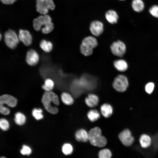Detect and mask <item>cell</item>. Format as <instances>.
<instances>
[{
    "instance_id": "30",
    "label": "cell",
    "mask_w": 158,
    "mask_h": 158,
    "mask_svg": "<svg viewBox=\"0 0 158 158\" xmlns=\"http://www.w3.org/2000/svg\"><path fill=\"white\" fill-rule=\"evenodd\" d=\"M9 124L8 121L6 119L1 118L0 120V127L4 130H7L9 128Z\"/></svg>"
},
{
    "instance_id": "37",
    "label": "cell",
    "mask_w": 158,
    "mask_h": 158,
    "mask_svg": "<svg viewBox=\"0 0 158 158\" xmlns=\"http://www.w3.org/2000/svg\"><path fill=\"white\" fill-rule=\"evenodd\" d=\"M1 158H5V157H1Z\"/></svg>"
},
{
    "instance_id": "32",
    "label": "cell",
    "mask_w": 158,
    "mask_h": 158,
    "mask_svg": "<svg viewBox=\"0 0 158 158\" xmlns=\"http://www.w3.org/2000/svg\"><path fill=\"white\" fill-rule=\"evenodd\" d=\"M20 152L23 155H29L31 153V150L28 146L24 145L23 146L22 149L20 150Z\"/></svg>"
},
{
    "instance_id": "4",
    "label": "cell",
    "mask_w": 158,
    "mask_h": 158,
    "mask_svg": "<svg viewBox=\"0 0 158 158\" xmlns=\"http://www.w3.org/2000/svg\"><path fill=\"white\" fill-rule=\"evenodd\" d=\"M36 10L42 15L47 14L49 10H54L55 5L53 0H36Z\"/></svg>"
},
{
    "instance_id": "15",
    "label": "cell",
    "mask_w": 158,
    "mask_h": 158,
    "mask_svg": "<svg viewBox=\"0 0 158 158\" xmlns=\"http://www.w3.org/2000/svg\"><path fill=\"white\" fill-rule=\"evenodd\" d=\"M85 101L86 104L90 107L96 106L98 104L99 99L96 95L93 94H89L86 97Z\"/></svg>"
},
{
    "instance_id": "5",
    "label": "cell",
    "mask_w": 158,
    "mask_h": 158,
    "mask_svg": "<svg viewBox=\"0 0 158 158\" xmlns=\"http://www.w3.org/2000/svg\"><path fill=\"white\" fill-rule=\"evenodd\" d=\"M4 39L6 45L11 49L15 48L19 41L18 36L15 31L11 29H9L5 32Z\"/></svg>"
},
{
    "instance_id": "14",
    "label": "cell",
    "mask_w": 158,
    "mask_h": 158,
    "mask_svg": "<svg viewBox=\"0 0 158 158\" xmlns=\"http://www.w3.org/2000/svg\"><path fill=\"white\" fill-rule=\"evenodd\" d=\"M81 43L93 49L96 48L98 44L97 38L91 35H89L84 37L82 39Z\"/></svg>"
},
{
    "instance_id": "22",
    "label": "cell",
    "mask_w": 158,
    "mask_h": 158,
    "mask_svg": "<svg viewBox=\"0 0 158 158\" xmlns=\"http://www.w3.org/2000/svg\"><path fill=\"white\" fill-rule=\"evenodd\" d=\"M62 101L67 105H71L74 102V99L72 96L67 92H63L61 95Z\"/></svg>"
},
{
    "instance_id": "25",
    "label": "cell",
    "mask_w": 158,
    "mask_h": 158,
    "mask_svg": "<svg viewBox=\"0 0 158 158\" xmlns=\"http://www.w3.org/2000/svg\"><path fill=\"white\" fill-rule=\"evenodd\" d=\"M14 121L19 126L24 124L26 121V118L22 113L18 112L15 115Z\"/></svg>"
},
{
    "instance_id": "35",
    "label": "cell",
    "mask_w": 158,
    "mask_h": 158,
    "mask_svg": "<svg viewBox=\"0 0 158 158\" xmlns=\"http://www.w3.org/2000/svg\"><path fill=\"white\" fill-rule=\"evenodd\" d=\"M4 4L7 5L12 4L14 3L17 0H0Z\"/></svg>"
},
{
    "instance_id": "23",
    "label": "cell",
    "mask_w": 158,
    "mask_h": 158,
    "mask_svg": "<svg viewBox=\"0 0 158 158\" xmlns=\"http://www.w3.org/2000/svg\"><path fill=\"white\" fill-rule=\"evenodd\" d=\"M40 47L43 51L48 53L50 52L52 50L53 44L50 41L43 40L40 42Z\"/></svg>"
},
{
    "instance_id": "16",
    "label": "cell",
    "mask_w": 158,
    "mask_h": 158,
    "mask_svg": "<svg viewBox=\"0 0 158 158\" xmlns=\"http://www.w3.org/2000/svg\"><path fill=\"white\" fill-rule=\"evenodd\" d=\"M75 136L76 140L78 141L87 142L89 140L88 133L84 129H81L77 130Z\"/></svg>"
},
{
    "instance_id": "33",
    "label": "cell",
    "mask_w": 158,
    "mask_h": 158,
    "mask_svg": "<svg viewBox=\"0 0 158 158\" xmlns=\"http://www.w3.org/2000/svg\"><path fill=\"white\" fill-rule=\"evenodd\" d=\"M154 86V84L152 82L147 83L145 86L146 92L149 94H151L153 91Z\"/></svg>"
},
{
    "instance_id": "11",
    "label": "cell",
    "mask_w": 158,
    "mask_h": 158,
    "mask_svg": "<svg viewBox=\"0 0 158 158\" xmlns=\"http://www.w3.org/2000/svg\"><path fill=\"white\" fill-rule=\"evenodd\" d=\"M39 60L38 54L35 50L30 49L27 52L26 61L30 66H34L37 64Z\"/></svg>"
},
{
    "instance_id": "29",
    "label": "cell",
    "mask_w": 158,
    "mask_h": 158,
    "mask_svg": "<svg viewBox=\"0 0 158 158\" xmlns=\"http://www.w3.org/2000/svg\"><path fill=\"white\" fill-rule=\"evenodd\" d=\"M42 110L41 109H34L32 111L33 116L37 120L42 119L43 116L42 114Z\"/></svg>"
},
{
    "instance_id": "6",
    "label": "cell",
    "mask_w": 158,
    "mask_h": 158,
    "mask_svg": "<svg viewBox=\"0 0 158 158\" xmlns=\"http://www.w3.org/2000/svg\"><path fill=\"white\" fill-rule=\"evenodd\" d=\"M112 85L116 91L120 92H124L126 90L128 85V79L123 75H118L114 79Z\"/></svg>"
},
{
    "instance_id": "12",
    "label": "cell",
    "mask_w": 158,
    "mask_h": 158,
    "mask_svg": "<svg viewBox=\"0 0 158 158\" xmlns=\"http://www.w3.org/2000/svg\"><path fill=\"white\" fill-rule=\"evenodd\" d=\"M17 100L13 96L8 94H4L0 97V104H6L9 107H13L17 105Z\"/></svg>"
},
{
    "instance_id": "28",
    "label": "cell",
    "mask_w": 158,
    "mask_h": 158,
    "mask_svg": "<svg viewBox=\"0 0 158 158\" xmlns=\"http://www.w3.org/2000/svg\"><path fill=\"white\" fill-rule=\"evenodd\" d=\"M98 156L100 158H110L112 156V154L109 149H104L99 152Z\"/></svg>"
},
{
    "instance_id": "19",
    "label": "cell",
    "mask_w": 158,
    "mask_h": 158,
    "mask_svg": "<svg viewBox=\"0 0 158 158\" xmlns=\"http://www.w3.org/2000/svg\"><path fill=\"white\" fill-rule=\"evenodd\" d=\"M131 6L133 9L137 12H141L144 8V4L142 0H133Z\"/></svg>"
},
{
    "instance_id": "34",
    "label": "cell",
    "mask_w": 158,
    "mask_h": 158,
    "mask_svg": "<svg viewBox=\"0 0 158 158\" xmlns=\"http://www.w3.org/2000/svg\"><path fill=\"white\" fill-rule=\"evenodd\" d=\"M9 109L4 107L3 105L0 104V112L4 115H7L9 114Z\"/></svg>"
},
{
    "instance_id": "24",
    "label": "cell",
    "mask_w": 158,
    "mask_h": 158,
    "mask_svg": "<svg viewBox=\"0 0 158 158\" xmlns=\"http://www.w3.org/2000/svg\"><path fill=\"white\" fill-rule=\"evenodd\" d=\"M54 84L51 79L48 78L44 80V83L42 85V88L45 92H51L54 88Z\"/></svg>"
},
{
    "instance_id": "10",
    "label": "cell",
    "mask_w": 158,
    "mask_h": 158,
    "mask_svg": "<svg viewBox=\"0 0 158 158\" xmlns=\"http://www.w3.org/2000/svg\"><path fill=\"white\" fill-rule=\"evenodd\" d=\"M18 37L19 41L25 46H29L32 43V36L30 32L27 30H20Z\"/></svg>"
},
{
    "instance_id": "31",
    "label": "cell",
    "mask_w": 158,
    "mask_h": 158,
    "mask_svg": "<svg viewBox=\"0 0 158 158\" xmlns=\"http://www.w3.org/2000/svg\"><path fill=\"white\" fill-rule=\"evenodd\" d=\"M149 12L152 16L158 18V5H155L152 6L149 8Z\"/></svg>"
},
{
    "instance_id": "9",
    "label": "cell",
    "mask_w": 158,
    "mask_h": 158,
    "mask_svg": "<svg viewBox=\"0 0 158 158\" xmlns=\"http://www.w3.org/2000/svg\"><path fill=\"white\" fill-rule=\"evenodd\" d=\"M118 137L122 144L127 146L131 145L134 140L130 131L127 129L121 132L119 135Z\"/></svg>"
},
{
    "instance_id": "38",
    "label": "cell",
    "mask_w": 158,
    "mask_h": 158,
    "mask_svg": "<svg viewBox=\"0 0 158 158\" xmlns=\"http://www.w3.org/2000/svg\"><path fill=\"white\" fill-rule=\"evenodd\" d=\"M120 0V1H124L125 0Z\"/></svg>"
},
{
    "instance_id": "17",
    "label": "cell",
    "mask_w": 158,
    "mask_h": 158,
    "mask_svg": "<svg viewBox=\"0 0 158 158\" xmlns=\"http://www.w3.org/2000/svg\"><path fill=\"white\" fill-rule=\"evenodd\" d=\"M113 65L116 69L121 72L126 71L128 67V64L126 62L122 59L114 61L113 62Z\"/></svg>"
},
{
    "instance_id": "3",
    "label": "cell",
    "mask_w": 158,
    "mask_h": 158,
    "mask_svg": "<svg viewBox=\"0 0 158 158\" xmlns=\"http://www.w3.org/2000/svg\"><path fill=\"white\" fill-rule=\"evenodd\" d=\"M88 134L89 141L93 145L102 147L106 145L107 139L102 135V130L99 128L95 127L91 129Z\"/></svg>"
},
{
    "instance_id": "2",
    "label": "cell",
    "mask_w": 158,
    "mask_h": 158,
    "mask_svg": "<svg viewBox=\"0 0 158 158\" xmlns=\"http://www.w3.org/2000/svg\"><path fill=\"white\" fill-rule=\"evenodd\" d=\"M42 102L45 109L49 113L55 114L58 112V108L51 105L52 102L55 105H58L59 102L58 95L54 92H45L43 95Z\"/></svg>"
},
{
    "instance_id": "36",
    "label": "cell",
    "mask_w": 158,
    "mask_h": 158,
    "mask_svg": "<svg viewBox=\"0 0 158 158\" xmlns=\"http://www.w3.org/2000/svg\"><path fill=\"white\" fill-rule=\"evenodd\" d=\"M1 37H2V36H1V34H0V39L1 40Z\"/></svg>"
},
{
    "instance_id": "26",
    "label": "cell",
    "mask_w": 158,
    "mask_h": 158,
    "mask_svg": "<svg viewBox=\"0 0 158 158\" xmlns=\"http://www.w3.org/2000/svg\"><path fill=\"white\" fill-rule=\"evenodd\" d=\"M87 116L89 119L92 122H94L98 120L100 117V114L96 109L90 110L87 114Z\"/></svg>"
},
{
    "instance_id": "20",
    "label": "cell",
    "mask_w": 158,
    "mask_h": 158,
    "mask_svg": "<svg viewBox=\"0 0 158 158\" xmlns=\"http://www.w3.org/2000/svg\"><path fill=\"white\" fill-rule=\"evenodd\" d=\"M139 141L141 147L144 148L148 147L150 145L151 143L150 137L145 134H142L140 136Z\"/></svg>"
},
{
    "instance_id": "8",
    "label": "cell",
    "mask_w": 158,
    "mask_h": 158,
    "mask_svg": "<svg viewBox=\"0 0 158 158\" xmlns=\"http://www.w3.org/2000/svg\"><path fill=\"white\" fill-rule=\"evenodd\" d=\"M89 29L92 35L95 37H99L104 32V24L100 20H93L90 23Z\"/></svg>"
},
{
    "instance_id": "18",
    "label": "cell",
    "mask_w": 158,
    "mask_h": 158,
    "mask_svg": "<svg viewBox=\"0 0 158 158\" xmlns=\"http://www.w3.org/2000/svg\"><path fill=\"white\" fill-rule=\"evenodd\" d=\"M100 110L102 114L105 118L110 116L113 113L112 107L108 104H104L102 105L101 107Z\"/></svg>"
},
{
    "instance_id": "21",
    "label": "cell",
    "mask_w": 158,
    "mask_h": 158,
    "mask_svg": "<svg viewBox=\"0 0 158 158\" xmlns=\"http://www.w3.org/2000/svg\"><path fill=\"white\" fill-rule=\"evenodd\" d=\"M80 53L85 56H89L94 53V49L81 43L80 46Z\"/></svg>"
},
{
    "instance_id": "27",
    "label": "cell",
    "mask_w": 158,
    "mask_h": 158,
    "mask_svg": "<svg viewBox=\"0 0 158 158\" xmlns=\"http://www.w3.org/2000/svg\"><path fill=\"white\" fill-rule=\"evenodd\" d=\"M73 147L71 144L68 143L64 144L62 148V151L65 155L71 154L73 152Z\"/></svg>"
},
{
    "instance_id": "13",
    "label": "cell",
    "mask_w": 158,
    "mask_h": 158,
    "mask_svg": "<svg viewBox=\"0 0 158 158\" xmlns=\"http://www.w3.org/2000/svg\"><path fill=\"white\" fill-rule=\"evenodd\" d=\"M105 17L109 23L114 24L118 22V16L117 13L113 9L107 10L105 13Z\"/></svg>"
},
{
    "instance_id": "7",
    "label": "cell",
    "mask_w": 158,
    "mask_h": 158,
    "mask_svg": "<svg viewBox=\"0 0 158 158\" xmlns=\"http://www.w3.org/2000/svg\"><path fill=\"white\" fill-rule=\"evenodd\" d=\"M110 48L113 54L120 57L123 56L126 51L125 44L120 40L113 42L110 45Z\"/></svg>"
},
{
    "instance_id": "1",
    "label": "cell",
    "mask_w": 158,
    "mask_h": 158,
    "mask_svg": "<svg viewBox=\"0 0 158 158\" xmlns=\"http://www.w3.org/2000/svg\"><path fill=\"white\" fill-rule=\"evenodd\" d=\"M33 26L36 31L41 30L42 32L45 34L50 33L54 28L51 19L47 14L40 15L35 18L33 21Z\"/></svg>"
}]
</instances>
